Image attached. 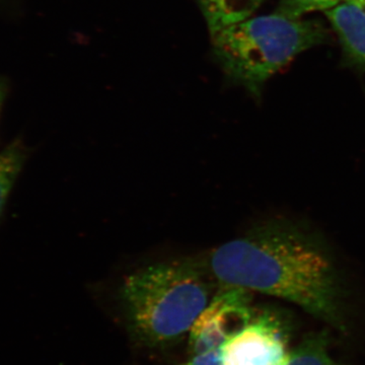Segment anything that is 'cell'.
<instances>
[{
    "label": "cell",
    "mask_w": 365,
    "mask_h": 365,
    "mask_svg": "<svg viewBox=\"0 0 365 365\" xmlns=\"http://www.w3.org/2000/svg\"><path fill=\"white\" fill-rule=\"evenodd\" d=\"M203 267L222 287L287 300L345 331L347 290L339 264L325 240L299 222H262L213 250Z\"/></svg>",
    "instance_id": "6da1fadb"
},
{
    "label": "cell",
    "mask_w": 365,
    "mask_h": 365,
    "mask_svg": "<svg viewBox=\"0 0 365 365\" xmlns=\"http://www.w3.org/2000/svg\"><path fill=\"white\" fill-rule=\"evenodd\" d=\"M206 274L201 264L186 260L153 264L129 275L120 295L139 337L163 345L190 332L209 304Z\"/></svg>",
    "instance_id": "7a4b0ae2"
},
{
    "label": "cell",
    "mask_w": 365,
    "mask_h": 365,
    "mask_svg": "<svg viewBox=\"0 0 365 365\" xmlns=\"http://www.w3.org/2000/svg\"><path fill=\"white\" fill-rule=\"evenodd\" d=\"M328 32L318 21L277 13L252 16L215 33L212 49L223 71L255 97L302 53L324 44Z\"/></svg>",
    "instance_id": "3957f363"
},
{
    "label": "cell",
    "mask_w": 365,
    "mask_h": 365,
    "mask_svg": "<svg viewBox=\"0 0 365 365\" xmlns=\"http://www.w3.org/2000/svg\"><path fill=\"white\" fill-rule=\"evenodd\" d=\"M249 290L222 287L190 330V349L194 354L222 349L253 319Z\"/></svg>",
    "instance_id": "277c9868"
},
{
    "label": "cell",
    "mask_w": 365,
    "mask_h": 365,
    "mask_svg": "<svg viewBox=\"0 0 365 365\" xmlns=\"http://www.w3.org/2000/svg\"><path fill=\"white\" fill-rule=\"evenodd\" d=\"M277 312L255 313L248 325L222 346L225 365H282L288 353V331Z\"/></svg>",
    "instance_id": "5b68a950"
},
{
    "label": "cell",
    "mask_w": 365,
    "mask_h": 365,
    "mask_svg": "<svg viewBox=\"0 0 365 365\" xmlns=\"http://www.w3.org/2000/svg\"><path fill=\"white\" fill-rule=\"evenodd\" d=\"M325 14L348 63L365 69V4L344 0Z\"/></svg>",
    "instance_id": "8992f818"
},
{
    "label": "cell",
    "mask_w": 365,
    "mask_h": 365,
    "mask_svg": "<svg viewBox=\"0 0 365 365\" xmlns=\"http://www.w3.org/2000/svg\"><path fill=\"white\" fill-rule=\"evenodd\" d=\"M211 36L252 18L265 0H197Z\"/></svg>",
    "instance_id": "52a82bcc"
},
{
    "label": "cell",
    "mask_w": 365,
    "mask_h": 365,
    "mask_svg": "<svg viewBox=\"0 0 365 365\" xmlns=\"http://www.w3.org/2000/svg\"><path fill=\"white\" fill-rule=\"evenodd\" d=\"M28 158V148L21 139H14L0 150V222Z\"/></svg>",
    "instance_id": "ba28073f"
},
{
    "label": "cell",
    "mask_w": 365,
    "mask_h": 365,
    "mask_svg": "<svg viewBox=\"0 0 365 365\" xmlns=\"http://www.w3.org/2000/svg\"><path fill=\"white\" fill-rule=\"evenodd\" d=\"M329 344L330 338L326 331L309 334L288 353L282 365H342L331 356Z\"/></svg>",
    "instance_id": "9c48e42d"
},
{
    "label": "cell",
    "mask_w": 365,
    "mask_h": 365,
    "mask_svg": "<svg viewBox=\"0 0 365 365\" xmlns=\"http://www.w3.org/2000/svg\"><path fill=\"white\" fill-rule=\"evenodd\" d=\"M342 1L344 0H279L276 11L290 18L302 19L314 11H329Z\"/></svg>",
    "instance_id": "30bf717a"
},
{
    "label": "cell",
    "mask_w": 365,
    "mask_h": 365,
    "mask_svg": "<svg viewBox=\"0 0 365 365\" xmlns=\"http://www.w3.org/2000/svg\"><path fill=\"white\" fill-rule=\"evenodd\" d=\"M181 365H225L222 361V349L199 353L194 355L193 359Z\"/></svg>",
    "instance_id": "8fae6325"
},
{
    "label": "cell",
    "mask_w": 365,
    "mask_h": 365,
    "mask_svg": "<svg viewBox=\"0 0 365 365\" xmlns=\"http://www.w3.org/2000/svg\"><path fill=\"white\" fill-rule=\"evenodd\" d=\"M7 83L6 81L0 78V114H1L2 107H4V101H6L7 96Z\"/></svg>",
    "instance_id": "7c38bea8"
},
{
    "label": "cell",
    "mask_w": 365,
    "mask_h": 365,
    "mask_svg": "<svg viewBox=\"0 0 365 365\" xmlns=\"http://www.w3.org/2000/svg\"><path fill=\"white\" fill-rule=\"evenodd\" d=\"M355 1L362 2V4H365V0H355Z\"/></svg>",
    "instance_id": "4fadbf2b"
}]
</instances>
